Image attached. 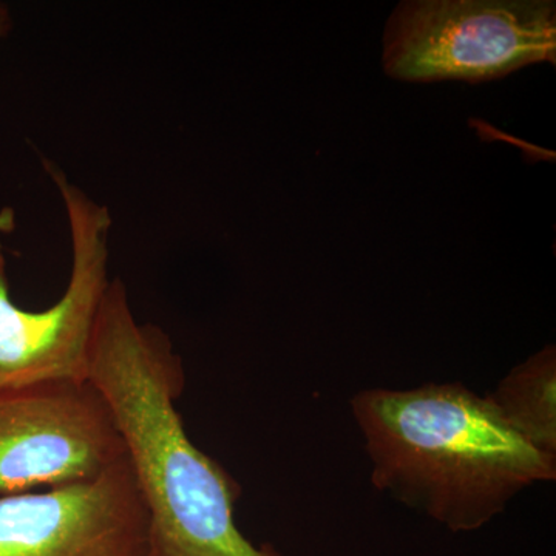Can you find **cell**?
<instances>
[{
  "label": "cell",
  "instance_id": "7",
  "mask_svg": "<svg viewBox=\"0 0 556 556\" xmlns=\"http://www.w3.org/2000/svg\"><path fill=\"white\" fill-rule=\"evenodd\" d=\"M486 402L527 444L556 456V351L547 345L511 369Z\"/></svg>",
  "mask_w": 556,
  "mask_h": 556
},
{
  "label": "cell",
  "instance_id": "4",
  "mask_svg": "<svg viewBox=\"0 0 556 556\" xmlns=\"http://www.w3.org/2000/svg\"><path fill=\"white\" fill-rule=\"evenodd\" d=\"M555 56L552 0H412L383 36V68L405 83H485Z\"/></svg>",
  "mask_w": 556,
  "mask_h": 556
},
{
  "label": "cell",
  "instance_id": "2",
  "mask_svg": "<svg viewBox=\"0 0 556 556\" xmlns=\"http://www.w3.org/2000/svg\"><path fill=\"white\" fill-rule=\"evenodd\" d=\"M371 481L452 532H473L515 496L556 478V456L527 444L463 383L372 388L351 401Z\"/></svg>",
  "mask_w": 556,
  "mask_h": 556
},
{
  "label": "cell",
  "instance_id": "8",
  "mask_svg": "<svg viewBox=\"0 0 556 556\" xmlns=\"http://www.w3.org/2000/svg\"><path fill=\"white\" fill-rule=\"evenodd\" d=\"M11 27H13V21H11L9 7L0 3V39L9 35Z\"/></svg>",
  "mask_w": 556,
  "mask_h": 556
},
{
  "label": "cell",
  "instance_id": "6",
  "mask_svg": "<svg viewBox=\"0 0 556 556\" xmlns=\"http://www.w3.org/2000/svg\"><path fill=\"white\" fill-rule=\"evenodd\" d=\"M0 556H149L127 455L93 481L0 496Z\"/></svg>",
  "mask_w": 556,
  "mask_h": 556
},
{
  "label": "cell",
  "instance_id": "3",
  "mask_svg": "<svg viewBox=\"0 0 556 556\" xmlns=\"http://www.w3.org/2000/svg\"><path fill=\"white\" fill-rule=\"evenodd\" d=\"M67 217L72 265L67 288L49 308H21L11 299L0 244V394L50 382H87L91 342L109 276L112 214L42 159Z\"/></svg>",
  "mask_w": 556,
  "mask_h": 556
},
{
  "label": "cell",
  "instance_id": "5",
  "mask_svg": "<svg viewBox=\"0 0 556 556\" xmlns=\"http://www.w3.org/2000/svg\"><path fill=\"white\" fill-rule=\"evenodd\" d=\"M124 457L115 417L90 380L0 394V496L93 481Z\"/></svg>",
  "mask_w": 556,
  "mask_h": 556
},
{
  "label": "cell",
  "instance_id": "1",
  "mask_svg": "<svg viewBox=\"0 0 556 556\" xmlns=\"http://www.w3.org/2000/svg\"><path fill=\"white\" fill-rule=\"evenodd\" d=\"M89 380L108 402L148 511L149 556H283L236 525L240 485L193 444L177 409L181 357L164 329L141 324L112 278L94 327Z\"/></svg>",
  "mask_w": 556,
  "mask_h": 556
}]
</instances>
